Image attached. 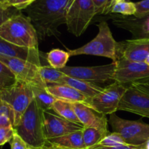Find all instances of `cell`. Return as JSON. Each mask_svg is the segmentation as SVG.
Listing matches in <instances>:
<instances>
[{"label": "cell", "instance_id": "603a6c76", "mask_svg": "<svg viewBox=\"0 0 149 149\" xmlns=\"http://www.w3.org/2000/svg\"><path fill=\"white\" fill-rule=\"evenodd\" d=\"M70 57L68 52L60 49H53L47 53L46 59L50 66L59 70L66 66Z\"/></svg>", "mask_w": 149, "mask_h": 149}, {"label": "cell", "instance_id": "74e56055", "mask_svg": "<svg viewBox=\"0 0 149 149\" xmlns=\"http://www.w3.org/2000/svg\"><path fill=\"white\" fill-rule=\"evenodd\" d=\"M4 7H8V6L6 4V3L3 0H0V9L4 8Z\"/></svg>", "mask_w": 149, "mask_h": 149}, {"label": "cell", "instance_id": "9c48e42d", "mask_svg": "<svg viewBox=\"0 0 149 149\" xmlns=\"http://www.w3.org/2000/svg\"><path fill=\"white\" fill-rule=\"evenodd\" d=\"M113 81L129 86L149 84V65L145 62H132L123 58L116 61Z\"/></svg>", "mask_w": 149, "mask_h": 149}, {"label": "cell", "instance_id": "9a60e30c", "mask_svg": "<svg viewBox=\"0 0 149 149\" xmlns=\"http://www.w3.org/2000/svg\"><path fill=\"white\" fill-rule=\"evenodd\" d=\"M0 56L15 58L32 63L39 67L42 66L43 53L39 49L23 47L15 45L0 38Z\"/></svg>", "mask_w": 149, "mask_h": 149}, {"label": "cell", "instance_id": "d6a6232c", "mask_svg": "<svg viewBox=\"0 0 149 149\" xmlns=\"http://www.w3.org/2000/svg\"><path fill=\"white\" fill-rule=\"evenodd\" d=\"M10 143L11 149H31V146L29 145L15 130V133L12 138Z\"/></svg>", "mask_w": 149, "mask_h": 149}, {"label": "cell", "instance_id": "ac0fdd59", "mask_svg": "<svg viewBox=\"0 0 149 149\" xmlns=\"http://www.w3.org/2000/svg\"><path fill=\"white\" fill-rule=\"evenodd\" d=\"M47 90L57 100L69 103H81L87 106L90 98L78 90L64 84H49Z\"/></svg>", "mask_w": 149, "mask_h": 149}, {"label": "cell", "instance_id": "7c38bea8", "mask_svg": "<svg viewBox=\"0 0 149 149\" xmlns=\"http://www.w3.org/2000/svg\"><path fill=\"white\" fill-rule=\"evenodd\" d=\"M0 61L10 68L17 81H23L31 86L47 87L41 77L38 65L19 58L2 56H0Z\"/></svg>", "mask_w": 149, "mask_h": 149}, {"label": "cell", "instance_id": "ffe728a7", "mask_svg": "<svg viewBox=\"0 0 149 149\" xmlns=\"http://www.w3.org/2000/svg\"><path fill=\"white\" fill-rule=\"evenodd\" d=\"M82 130L58 138L47 140V144L70 149H87L83 141Z\"/></svg>", "mask_w": 149, "mask_h": 149}, {"label": "cell", "instance_id": "4316f807", "mask_svg": "<svg viewBox=\"0 0 149 149\" xmlns=\"http://www.w3.org/2000/svg\"><path fill=\"white\" fill-rule=\"evenodd\" d=\"M17 81V79L13 71L0 61V90L10 88Z\"/></svg>", "mask_w": 149, "mask_h": 149}, {"label": "cell", "instance_id": "7402d4cb", "mask_svg": "<svg viewBox=\"0 0 149 149\" xmlns=\"http://www.w3.org/2000/svg\"><path fill=\"white\" fill-rule=\"evenodd\" d=\"M52 110H53L58 116L67 120L71 121L74 123L81 124L73 109L71 103L61 100H56L52 106Z\"/></svg>", "mask_w": 149, "mask_h": 149}, {"label": "cell", "instance_id": "52a82bcc", "mask_svg": "<svg viewBox=\"0 0 149 149\" xmlns=\"http://www.w3.org/2000/svg\"><path fill=\"white\" fill-rule=\"evenodd\" d=\"M109 122L113 132L120 135L127 144L140 145L149 140L148 124L122 119L115 113L110 115Z\"/></svg>", "mask_w": 149, "mask_h": 149}, {"label": "cell", "instance_id": "4dcf8cb0", "mask_svg": "<svg viewBox=\"0 0 149 149\" xmlns=\"http://www.w3.org/2000/svg\"><path fill=\"white\" fill-rule=\"evenodd\" d=\"M136 13L135 17L137 18H144L149 15V0H142L135 2Z\"/></svg>", "mask_w": 149, "mask_h": 149}, {"label": "cell", "instance_id": "44dd1931", "mask_svg": "<svg viewBox=\"0 0 149 149\" xmlns=\"http://www.w3.org/2000/svg\"><path fill=\"white\" fill-rule=\"evenodd\" d=\"M31 89L34 96V100H36L37 104L44 111L52 110V106L57 99L48 93L47 87L31 86Z\"/></svg>", "mask_w": 149, "mask_h": 149}, {"label": "cell", "instance_id": "ba28073f", "mask_svg": "<svg viewBox=\"0 0 149 149\" xmlns=\"http://www.w3.org/2000/svg\"><path fill=\"white\" fill-rule=\"evenodd\" d=\"M118 111L149 118V84H132L127 86Z\"/></svg>", "mask_w": 149, "mask_h": 149}, {"label": "cell", "instance_id": "83f0119b", "mask_svg": "<svg viewBox=\"0 0 149 149\" xmlns=\"http://www.w3.org/2000/svg\"><path fill=\"white\" fill-rule=\"evenodd\" d=\"M135 13H136L135 3L131 1H117L115 3L111 10V13L121 14L124 16L135 15Z\"/></svg>", "mask_w": 149, "mask_h": 149}, {"label": "cell", "instance_id": "277c9868", "mask_svg": "<svg viewBox=\"0 0 149 149\" xmlns=\"http://www.w3.org/2000/svg\"><path fill=\"white\" fill-rule=\"evenodd\" d=\"M98 33L97 36L85 45L74 49H67L70 56L79 55H91L104 57L117 61L118 42L112 36L110 27L106 21H101L97 25Z\"/></svg>", "mask_w": 149, "mask_h": 149}, {"label": "cell", "instance_id": "ee69618b", "mask_svg": "<svg viewBox=\"0 0 149 149\" xmlns=\"http://www.w3.org/2000/svg\"><path fill=\"white\" fill-rule=\"evenodd\" d=\"M31 149H42V148H31Z\"/></svg>", "mask_w": 149, "mask_h": 149}, {"label": "cell", "instance_id": "836d02e7", "mask_svg": "<svg viewBox=\"0 0 149 149\" xmlns=\"http://www.w3.org/2000/svg\"><path fill=\"white\" fill-rule=\"evenodd\" d=\"M15 133L14 128L0 127V147L10 142Z\"/></svg>", "mask_w": 149, "mask_h": 149}, {"label": "cell", "instance_id": "f546056e", "mask_svg": "<svg viewBox=\"0 0 149 149\" xmlns=\"http://www.w3.org/2000/svg\"><path fill=\"white\" fill-rule=\"evenodd\" d=\"M96 15H108L111 13L116 0H92Z\"/></svg>", "mask_w": 149, "mask_h": 149}, {"label": "cell", "instance_id": "d4e9b609", "mask_svg": "<svg viewBox=\"0 0 149 149\" xmlns=\"http://www.w3.org/2000/svg\"><path fill=\"white\" fill-rule=\"evenodd\" d=\"M39 73L42 80L47 85L60 84L64 74L61 71L52 68L50 65H42L39 67Z\"/></svg>", "mask_w": 149, "mask_h": 149}, {"label": "cell", "instance_id": "ab89813d", "mask_svg": "<svg viewBox=\"0 0 149 149\" xmlns=\"http://www.w3.org/2000/svg\"><path fill=\"white\" fill-rule=\"evenodd\" d=\"M145 63H146V64H148V65H149V55H148V58H146V60Z\"/></svg>", "mask_w": 149, "mask_h": 149}, {"label": "cell", "instance_id": "6da1fadb", "mask_svg": "<svg viewBox=\"0 0 149 149\" xmlns=\"http://www.w3.org/2000/svg\"><path fill=\"white\" fill-rule=\"evenodd\" d=\"M74 0H35L26 9L28 17L37 33L39 40L61 34L58 27L66 23L68 9Z\"/></svg>", "mask_w": 149, "mask_h": 149}, {"label": "cell", "instance_id": "484cf974", "mask_svg": "<svg viewBox=\"0 0 149 149\" xmlns=\"http://www.w3.org/2000/svg\"><path fill=\"white\" fill-rule=\"evenodd\" d=\"M15 113L11 106L6 102H0V127L14 128Z\"/></svg>", "mask_w": 149, "mask_h": 149}, {"label": "cell", "instance_id": "4fadbf2b", "mask_svg": "<svg viewBox=\"0 0 149 149\" xmlns=\"http://www.w3.org/2000/svg\"><path fill=\"white\" fill-rule=\"evenodd\" d=\"M149 55V38L127 39L117 44V60L145 62Z\"/></svg>", "mask_w": 149, "mask_h": 149}, {"label": "cell", "instance_id": "3957f363", "mask_svg": "<svg viewBox=\"0 0 149 149\" xmlns=\"http://www.w3.org/2000/svg\"><path fill=\"white\" fill-rule=\"evenodd\" d=\"M0 38L23 47L39 49L37 33L29 17L20 13L0 26Z\"/></svg>", "mask_w": 149, "mask_h": 149}, {"label": "cell", "instance_id": "1f68e13d", "mask_svg": "<svg viewBox=\"0 0 149 149\" xmlns=\"http://www.w3.org/2000/svg\"><path fill=\"white\" fill-rule=\"evenodd\" d=\"M21 13V11L13 7L0 9V26L13 16Z\"/></svg>", "mask_w": 149, "mask_h": 149}, {"label": "cell", "instance_id": "8fae6325", "mask_svg": "<svg viewBox=\"0 0 149 149\" xmlns=\"http://www.w3.org/2000/svg\"><path fill=\"white\" fill-rule=\"evenodd\" d=\"M115 68L116 63L112 62L108 65L97 66H65L59 71L68 77L95 84L113 81Z\"/></svg>", "mask_w": 149, "mask_h": 149}, {"label": "cell", "instance_id": "2e32d148", "mask_svg": "<svg viewBox=\"0 0 149 149\" xmlns=\"http://www.w3.org/2000/svg\"><path fill=\"white\" fill-rule=\"evenodd\" d=\"M80 123L86 127H93L109 134L106 115L100 114L81 103H71Z\"/></svg>", "mask_w": 149, "mask_h": 149}, {"label": "cell", "instance_id": "d590c367", "mask_svg": "<svg viewBox=\"0 0 149 149\" xmlns=\"http://www.w3.org/2000/svg\"><path fill=\"white\" fill-rule=\"evenodd\" d=\"M6 4L8 7H13L20 11L26 9L30 5L29 0H7Z\"/></svg>", "mask_w": 149, "mask_h": 149}, {"label": "cell", "instance_id": "d6986e66", "mask_svg": "<svg viewBox=\"0 0 149 149\" xmlns=\"http://www.w3.org/2000/svg\"><path fill=\"white\" fill-rule=\"evenodd\" d=\"M60 84H67L70 87H73L75 90H78L88 97L89 98H93L95 96L98 95L103 90V87H99L94 83L89 82V81H84V80L78 79L68 77L64 74V76L61 79Z\"/></svg>", "mask_w": 149, "mask_h": 149}, {"label": "cell", "instance_id": "e0dca14e", "mask_svg": "<svg viewBox=\"0 0 149 149\" xmlns=\"http://www.w3.org/2000/svg\"><path fill=\"white\" fill-rule=\"evenodd\" d=\"M113 24L130 32L134 39L149 38V15L144 18H130L126 16H113Z\"/></svg>", "mask_w": 149, "mask_h": 149}, {"label": "cell", "instance_id": "7a4b0ae2", "mask_svg": "<svg viewBox=\"0 0 149 149\" xmlns=\"http://www.w3.org/2000/svg\"><path fill=\"white\" fill-rule=\"evenodd\" d=\"M44 113L45 111L33 99L19 125L14 128L15 132L32 148H42L47 143L45 132Z\"/></svg>", "mask_w": 149, "mask_h": 149}, {"label": "cell", "instance_id": "f6af8a7d", "mask_svg": "<svg viewBox=\"0 0 149 149\" xmlns=\"http://www.w3.org/2000/svg\"><path fill=\"white\" fill-rule=\"evenodd\" d=\"M0 149H2V147H1V146L0 147Z\"/></svg>", "mask_w": 149, "mask_h": 149}, {"label": "cell", "instance_id": "5bb4252c", "mask_svg": "<svg viewBox=\"0 0 149 149\" xmlns=\"http://www.w3.org/2000/svg\"><path fill=\"white\" fill-rule=\"evenodd\" d=\"M45 132L47 140L63 136L71 132L81 130L84 127L81 124L74 123L58 115L45 111Z\"/></svg>", "mask_w": 149, "mask_h": 149}, {"label": "cell", "instance_id": "f1b7e54d", "mask_svg": "<svg viewBox=\"0 0 149 149\" xmlns=\"http://www.w3.org/2000/svg\"><path fill=\"white\" fill-rule=\"evenodd\" d=\"M125 144L127 143L124 140V138L116 132H113L111 133H109L107 136L105 137L97 146L105 147H113L125 145Z\"/></svg>", "mask_w": 149, "mask_h": 149}, {"label": "cell", "instance_id": "8992f818", "mask_svg": "<svg viewBox=\"0 0 149 149\" xmlns=\"http://www.w3.org/2000/svg\"><path fill=\"white\" fill-rule=\"evenodd\" d=\"M96 15L92 0H74L68 9L66 26L68 31L75 36L82 35Z\"/></svg>", "mask_w": 149, "mask_h": 149}, {"label": "cell", "instance_id": "f35d334b", "mask_svg": "<svg viewBox=\"0 0 149 149\" xmlns=\"http://www.w3.org/2000/svg\"><path fill=\"white\" fill-rule=\"evenodd\" d=\"M146 149H149V140L147 142H146Z\"/></svg>", "mask_w": 149, "mask_h": 149}, {"label": "cell", "instance_id": "bcb514c9", "mask_svg": "<svg viewBox=\"0 0 149 149\" xmlns=\"http://www.w3.org/2000/svg\"><path fill=\"white\" fill-rule=\"evenodd\" d=\"M1 99H0V102H1Z\"/></svg>", "mask_w": 149, "mask_h": 149}, {"label": "cell", "instance_id": "8d00e7d4", "mask_svg": "<svg viewBox=\"0 0 149 149\" xmlns=\"http://www.w3.org/2000/svg\"><path fill=\"white\" fill-rule=\"evenodd\" d=\"M42 149H70V148H63V147H61V146H54V145H49L47 146V144L44 148H42Z\"/></svg>", "mask_w": 149, "mask_h": 149}, {"label": "cell", "instance_id": "7bdbcfd3", "mask_svg": "<svg viewBox=\"0 0 149 149\" xmlns=\"http://www.w3.org/2000/svg\"><path fill=\"white\" fill-rule=\"evenodd\" d=\"M3 1H4V2H5V3H6V2H7V0H3Z\"/></svg>", "mask_w": 149, "mask_h": 149}, {"label": "cell", "instance_id": "60d3db41", "mask_svg": "<svg viewBox=\"0 0 149 149\" xmlns=\"http://www.w3.org/2000/svg\"><path fill=\"white\" fill-rule=\"evenodd\" d=\"M29 3H30V4H31V3H33V1H35V0H29Z\"/></svg>", "mask_w": 149, "mask_h": 149}, {"label": "cell", "instance_id": "5b68a950", "mask_svg": "<svg viewBox=\"0 0 149 149\" xmlns=\"http://www.w3.org/2000/svg\"><path fill=\"white\" fill-rule=\"evenodd\" d=\"M0 99L8 103L15 113L14 128L20 122L23 114L34 99L31 86L17 81L11 87L0 90Z\"/></svg>", "mask_w": 149, "mask_h": 149}, {"label": "cell", "instance_id": "cb8c5ba5", "mask_svg": "<svg viewBox=\"0 0 149 149\" xmlns=\"http://www.w3.org/2000/svg\"><path fill=\"white\" fill-rule=\"evenodd\" d=\"M109 134L93 127H86L82 130V137L84 146L88 149L95 146Z\"/></svg>", "mask_w": 149, "mask_h": 149}, {"label": "cell", "instance_id": "e575fe53", "mask_svg": "<svg viewBox=\"0 0 149 149\" xmlns=\"http://www.w3.org/2000/svg\"><path fill=\"white\" fill-rule=\"evenodd\" d=\"M88 149H146V143L140 145H131V144H125V145L113 147H105L95 146Z\"/></svg>", "mask_w": 149, "mask_h": 149}, {"label": "cell", "instance_id": "b9f144b4", "mask_svg": "<svg viewBox=\"0 0 149 149\" xmlns=\"http://www.w3.org/2000/svg\"><path fill=\"white\" fill-rule=\"evenodd\" d=\"M116 2H117V1H125V0H116Z\"/></svg>", "mask_w": 149, "mask_h": 149}, {"label": "cell", "instance_id": "30bf717a", "mask_svg": "<svg viewBox=\"0 0 149 149\" xmlns=\"http://www.w3.org/2000/svg\"><path fill=\"white\" fill-rule=\"evenodd\" d=\"M127 90V86L114 81L104 87L103 91L90 98L87 106L97 113L111 115L118 111L119 103Z\"/></svg>", "mask_w": 149, "mask_h": 149}]
</instances>
